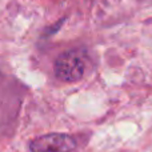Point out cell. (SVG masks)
<instances>
[{
  "mask_svg": "<svg viewBox=\"0 0 152 152\" xmlns=\"http://www.w3.org/2000/svg\"><path fill=\"white\" fill-rule=\"evenodd\" d=\"M88 55L83 50H69L59 55L55 60L53 72L64 83H75L84 77L88 68Z\"/></svg>",
  "mask_w": 152,
  "mask_h": 152,
  "instance_id": "1",
  "label": "cell"
},
{
  "mask_svg": "<svg viewBox=\"0 0 152 152\" xmlns=\"http://www.w3.org/2000/svg\"><path fill=\"white\" fill-rule=\"evenodd\" d=\"M75 147V139L67 134L42 135L29 143V150L32 152H71Z\"/></svg>",
  "mask_w": 152,
  "mask_h": 152,
  "instance_id": "2",
  "label": "cell"
}]
</instances>
